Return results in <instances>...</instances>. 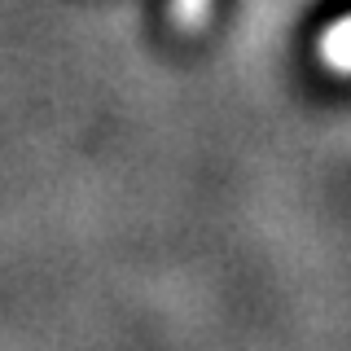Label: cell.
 Returning <instances> with one entry per match:
<instances>
[{"label": "cell", "mask_w": 351, "mask_h": 351, "mask_svg": "<svg viewBox=\"0 0 351 351\" xmlns=\"http://www.w3.org/2000/svg\"><path fill=\"white\" fill-rule=\"evenodd\" d=\"M211 9H215V0H171V22L180 31H197L206 18H211Z\"/></svg>", "instance_id": "cell-2"}, {"label": "cell", "mask_w": 351, "mask_h": 351, "mask_svg": "<svg viewBox=\"0 0 351 351\" xmlns=\"http://www.w3.org/2000/svg\"><path fill=\"white\" fill-rule=\"evenodd\" d=\"M316 58L329 75H338V80H347L351 75V14L329 22L321 31V40H316Z\"/></svg>", "instance_id": "cell-1"}]
</instances>
